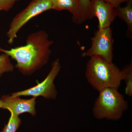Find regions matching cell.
Returning <instances> with one entry per match:
<instances>
[{
    "instance_id": "1",
    "label": "cell",
    "mask_w": 132,
    "mask_h": 132,
    "mask_svg": "<svg viewBox=\"0 0 132 132\" xmlns=\"http://www.w3.org/2000/svg\"><path fill=\"white\" fill-rule=\"evenodd\" d=\"M53 43L46 32L41 30L29 35L24 46L8 50L0 47V52L14 60L15 67L22 73L28 74L46 64L52 53L50 47Z\"/></svg>"
},
{
    "instance_id": "11",
    "label": "cell",
    "mask_w": 132,
    "mask_h": 132,
    "mask_svg": "<svg viewBox=\"0 0 132 132\" xmlns=\"http://www.w3.org/2000/svg\"><path fill=\"white\" fill-rule=\"evenodd\" d=\"M79 13L78 17L74 23L77 24H82L88 20L93 19L90 11V0H78Z\"/></svg>"
},
{
    "instance_id": "7",
    "label": "cell",
    "mask_w": 132,
    "mask_h": 132,
    "mask_svg": "<svg viewBox=\"0 0 132 132\" xmlns=\"http://www.w3.org/2000/svg\"><path fill=\"white\" fill-rule=\"evenodd\" d=\"M92 18L97 17L98 29L110 27L116 17L114 8L104 0H90Z\"/></svg>"
},
{
    "instance_id": "16",
    "label": "cell",
    "mask_w": 132,
    "mask_h": 132,
    "mask_svg": "<svg viewBox=\"0 0 132 132\" xmlns=\"http://www.w3.org/2000/svg\"><path fill=\"white\" fill-rule=\"evenodd\" d=\"M106 2L111 4L114 7H118L120 6L122 3H127L132 1V0H104Z\"/></svg>"
},
{
    "instance_id": "2",
    "label": "cell",
    "mask_w": 132,
    "mask_h": 132,
    "mask_svg": "<svg viewBox=\"0 0 132 132\" xmlns=\"http://www.w3.org/2000/svg\"><path fill=\"white\" fill-rule=\"evenodd\" d=\"M85 75L89 84L98 92L107 88L118 89L123 80L121 70L112 62L97 57H91L87 62Z\"/></svg>"
},
{
    "instance_id": "8",
    "label": "cell",
    "mask_w": 132,
    "mask_h": 132,
    "mask_svg": "<svg viewBox=\"0 0 132 132\" xmlns=\"http://www.w3.org/2000/svg\"><path fill=\"white\" fill-rule=\"evenodd\" d=\"M36 98L34 97L29 100H24L19 97L5 95L2 97L1 100L3 103V109L9 110L11 114L19 116L21 114L26 112L32 116L35 115Z\"/></svg>"
},
{
    "instance_id": "15",
    "label": "cell",
    "mask_w": 132,
    "mask_h": 132,
    "mask_svg": "<svg viewBox=\"0 0 132 132\" xmlns=\"http://www.w3.org/2000/svg\"><path fill=\"white\" fill-rule=\"evenodd\" d=\"M16 1V0H0V11H9L14 6Z\"/></svg>"
},
{
    "instance_id": "13",
    "label": "cell",
    "mask_w": 132,
    "mask_h": 132,
    "mask_svg": "<svg viewBox=\"0 0 132 132\" xmlns=\"http://www.w3.org/2000/svg\"><path fill=\"white\" fill-rule=\"evenodd\" d=\"M13 70L14 67L9 56L4 53L0 55V77L5 73L12 72Z\"/></svg>"
},
{
    "instance_id": "6",
    "label": "cell",
    "mask_w": 132,
    "mask_h": 132,
    "mask_svg": "<svg viewBox=\"0 0 132 132\" xmlns=\"http://www.w3.org/2000/svg\"><path fill=\"white\" fill-rule=\"evenodd\" d=\"M61 65L59 59L53 62L50 72L45 80L38 85L24 91L12 94V97L32 96L34 97L42 96L48 99H55L57 94L54 81L60 71Z\"/></svg>"
},
{
    "instance_id": "17",
    "label": "cell",
    "mask_w": 132,
    "mask_h": 132,
    "mask_svg": "<svg viewBox=\"0 0 132 132\" xmlns=\"http://www.w3.org/2000/svg\"><path fill=\"white\" fill-rule=\"evenodd\" d=\"M3 103L2 101L0 99V108L3 109Z\"/></svg>"
},
{
    "instance_id": "4",
    "label": "cell",
    "mask_w": 132,
    "mask_h": 132,
    "mask_svg": "<svg viewBox=\"0 0 132 132\" xmlns=\"http://www.w3.org/2000/svg\"><path fill=\"white\" fill-rule=\"evenodd\" d=\"M51 0H32L13 19L7 32L8 43L13 45L20 30L29 21L43 12L52 9Z\"/></svg>"
},
{
    "instance_id": "14",
    "label": "cell",
    "mask_w": 132,
    "mask_h": 132,
    "mask_svg": "<svg viewBox=\"0 0 132 132\" xmlns=\"http://www.w3.org/2000/svg\"><path fill=\"white\" fill-rule=\"evenodd\" d=\"M21 122V120L19 116L11 114L7 124L5 125L2 131L0 132H16Z\"/></svg>"
},
{
    "instance_id": "18",
    "label": "cell",
    "mask_w": 132,
    "mask_h": 132,
    "mask_svg": "<svg viewBox=\"0 0 132 132\" xmlns=\"http://www.w3.org/2000/svg\"><path fill=\"white\" fill-rule=\"evenodd\" d=\"M16 1H21V0H16Z\"/></svg>"
},
{
    "instance_id": "9",
    "label": "cell",
    "mask_w": 132,
    "mask_h": 132,
    "mask_svg": "<svg viewBox=\"0 0 132 132\" xmlns=\"http://www.w3.org/2000/svg\"><path fill=\"white\" fill-rule=\"evenodd\" d=\"M52 9L56 11L67 10L72 14V20L75 22L78 16L79 10L78 0H51Z\"/></svg>"
},
{
    "instance_id": "5",
    "label": "cell",
    "mask_w": 132,
    "mask_h": 132,
    "mask_svg": "<svg viewBox=\"0 0 132 132\" xmlns=\"http://www.w3.org/2000/svg\"><path fill=\"white\" fill-rule=\"evenodd\" d=\"M113 38L111 27L98 29L92 38V46L82 53L83 57H97L109 62L113 58Z\"/></svg>"
},
{
    "instance_id": "3",
    "label": "cell",
    "mask_w": 132,
    "mask_h": 132,
    "mask_svg": "<svg viewBox=\"0 0 132 132\" xmlns=\"http://www.w3.org/2000/svg\"><path fill=\"white\" fill-rule=\"evenodd\" d=\"M118 89L107 88L99 92L92 109L95 118L117 120L122 117L128 109V104Z\"/></svg>"
},
{
    "instance_id": "10",
    "label": "cell",
    "mask_w": 132,
    "mask_h": 132,
    "mask_svg": "<svg viewBox=\"0 0 132 132\" xmlns=\"http://www.w3.org/2000/svg\"><path fill=\"white\" fill-rule=\"evenodd\" d=\"M116 16L119 17L126 24L127 27V35L128 38H132V1L127 3L124 7L119 6L114 8Z\"/></svg>"
},
{
    "instance_id": "12",
    "label": "cell",
    "mask_w": 132,
    "mask_h": 132,
    "mask_svg": "<svg viewBox=\"0 0 132 132\" xmlns=\"http://www.w3.org/2000/svg\"><path fill=\"white\" fill-rule=\"evenodd\" d=\"M123 80L126 82L125 94L129 96H132V62L121 70Z\"/></svg>"
}]
</instances>
